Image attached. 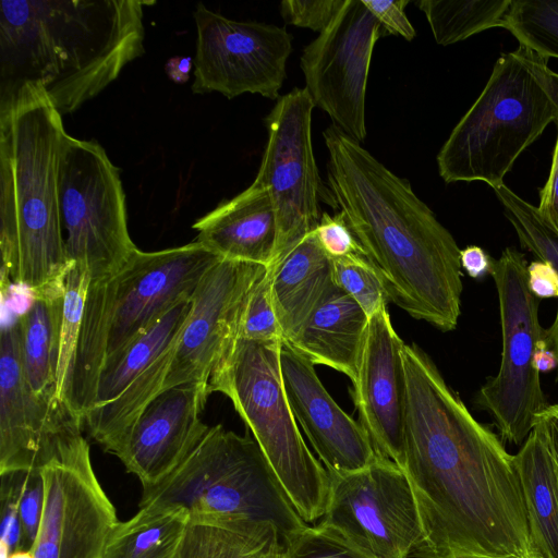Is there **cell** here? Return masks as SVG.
Instances as JSON below:
<instances>
[{
    "label": "cell",
    "mask_w": 558,
    "mask_h": 558,
    "mask_svg": "<svg viewBox=\"0 0 558 558\" xmlns=\"http://www.w3.org/2000/svg\"><path fill=\"white\" fill-rule=\"evenodd\" d=\"M403 450L397 464L416 502L412 558H538L514 454L480 423L416 344L402 348Z\"/></svg>",
    "instance_id": "cell-1"
},
{
    "label": "cell",
    "mask_w": 558,
    "mask_h": 558,
    "mask_svg": "<svg viewBox=\"0 0 558 558\" xmlns=\"http://www.w3.org/2000/svg\"><path fill=\"white\" fill-rule=\"evenodd\" d=\"M328 185L389 302L441 331L461 315L460 248L408 180L333 125L323 133Z\"/></svg>",
    "instance_id": "cell-2"
},
{
    "label": "cell",
    "mask_w": 558,
    "mask_h": 558,
    "mask_svg": "<svg viewBox=\"0 0 558 558\" xmlns=\"http://www.w3.org/2000/svg\"><path fill=\"white\" fill-rule=\"evenodd\" d=\"M138 0L0 2L1 95L39 84L72 113L144 52Z\"/></svg>",
    "instance_id": "cell-3"
},
{
    "label": "cell",
    "mask_w": 558,
    "mask_h": 558,
    "mask_svg": "<svg viewBox=\"0 0 558 558\" xmlns=\"http://www.w3.org/2000/svg\"><path fill=\"white\" fill-rule=\"evenodd\" d=\"M65 133L45 89L25 83L1 95L0 251L2 284L29 299L63 292L71 263L59 210V162Z\"/></svg>",
    "instance_id": "cell-4"
},
{
    "label": "cell",
    "mask_w": 558,
    "mask_h": 558,
    "mask_svg": "<svg viewBox=\"0 0 558 558\" xmlns=\"http://www.w3.org/2000/svg\"><path fill=\"white\" fill-rule=\"evenodd\" d=\"M219 259L197 241L157 252L137 248L118 272L90 281L69 401L80 420L93 405L104 363L177 304L191 300Z\"/></svg>",
    "instance_id": "cell-5"
},
{
    "label": "cell",
    "mask_w": 558,
    "mask_h": 558,
    "mask_svg": "<svg viewBox=\"0 0 558 558\" xmlns=\"http://www.w3.org/2000/svg\"><path fill=\"white\" fill-rule=\"evenodd\" d=\"M558 120V73L525 46L502 53L471 108L437 155L447 183L481 181L493 190L547 125Z\"/></svg>",
    "instance_id": "cell-6"
},
{
    "label": "cell",
    "mask_w": 558,
    "mask_h": 558,
    "mask_svg": "<svg viewBox=\"0 0 558 558\" xmlns=\"http://www.w3.org/2000/svg\"><path fill=\"white\" fill-rule=\"evenodd\" d=\"M180 507L189 521L274 524L283 543L308 524L298 514L254 438L210 426L191 453L158 484L143 488L140 508Z\"/></svg>",
    "instance_id": "cell-7"
},
{
    "label": "cell",
    "mask_w": 558,
    "mask_h": 558,
    "mask_svg": "<svg viewBox=\"0 0 558 558\" xmlns=\"http://www.w3.org/2000/svg\"><path fill=\"white\" fill-rule=\"evenodd\" d=\"M281 344L232 339L211 372L208 389L231 400L295 511L308 524L326 511L330 476L304 441L290 409L281 376Z\"/></svg>",
    "instance_id": "cell-8"
},
{
    "label": "cell",
    "mask_w": 558,
    "mask_h": 558,
    "mask_svg": "<svg viewBox=\"0 0 558 558\" xmlns=\"http://www.w3.org/2000/svg\"><path fill=\"white\" fill-rule=\"evenodd\" d=\"M58 190L70 263L86 268L90 281L111 277L137 250L128 230L119 169L98 142L78 140L65 132Z\"/></svg>",
    "instance_id": "cell-9"
},
{
    "label": "cell",
    "mask_w": 558,
    "mask_h": 558,
    "mask_svg": "<svg viewBox=\"0 0 558 558\" xmlns=\"http://www.w3.org/2000/svg\"><path fill=\"white\" fill-rule=\"evenodd\" d=\"M524 255L507 247L494 259V279L501 325V360L498 373L476 395V405L487 411L501 441L524 442L537 416L549 405L534 366V352L547 330L539 323V301L527 287Z\"/></svg>",
    "instance_id": "cell-10"
},
{
    "label": "cell",
    "mask_w": 558,
    "mask_h": 558,
    "mask_svg": "<svg viewBox=\"0 0 558 558\" xmlns=\"http://www.w3.org/2000/svg\"><path fill=\"white\" fill-rule=\"evenodd\" d=\"M314 102L305 88L278 98L266 118L268 141L255 180L270 195L277 221L272 263L282 260L320 220L323 183L312 146Z\"/></svg>",
    "instance_id": "cell-11"
},
{
    "label": "cell",
    "mask_w": 558,
    "mask_h": 558,
    "mask_svg": "<svg viewBox=\"0 0 558 558\" xmlns=\"http://www.w3.org/2000/svg\"><path fill=\"white\" fill-rule=\"evenodd\" d=\"M325 524L374 558H409L422 541L414 495L403 471L379 453L366 468L330 474Z\"/></svg>",
    "instance_id": "cell-12"
},
{
    "label": "cell",
    "mask_w": 558,
    "mask_h": 558,
    "mask_svg": "<svg viewBox=\"0 0 558 558\" xmlns=\"http://www.w3.org/2000/svg\"><path fill=\"white\" fill-rule=\"evenodd\" d=\"M40 473L44 507L33 558H104L120 521L82 434L62 442Z\"/></svg>",
    "instance_id": "cell-13"
},
{
    "label": "cell",
    "mask_w": 558,
    "mask_h": 558,
    "mask_svg": "<svg viewBox=\"0 0 558 558\" xmlns=\"http://www.w3.org/2000/svg\"><path fill=\"white\" fill-rule=\"evenodd\" d=\"M195 94L218 92L231 99L244 93L278 99L292 51L286 27L228 19L198 3L194 11Z\"/></svg>",
    "instance_id": "cell-14"
},
{
    "label": "cell",
    "mask_w": 558,
    "mask_h": 558,
    "mask_svg": "<svg viewBox=\"0 0 558 558\" xmlns=\"http://www.w3.org/2000/svg\"><path fill=\"white\" fill-rule=\"evenodd\" d=\"M383 27L362 0H345L330 25L304 47L300 65L314 106L357 143L366 137L365 96Z\"/></svg>",
    "instance_id": "cell-15"
},
{
    "label": "cell",
    "mask_w": 558,
    "mask_h": 558,
    "mask_svg": "<svg viewBox=\"0 0 558 558\" xmlns=\"http://www.w3.org/2000/svg\"><path fill=\"white\" fill-rule=\"evenodd\" d=\"M83 423L60 400L36 395L24 369L17 317L0 333V474L37 470Z\"/></svg>",
    "instance_id": "cell-16"
},
{
    "label": "cell",
    "mask_w": 558,
    "mask_h": 558,
    "mask_svg": "<svg viewBox=\"0 0 558 558\" xmlns=\"http://www.w3.org/2000/svg\"><path fill=\"white\" fill-rule=\"evenodd\" d=\"M266 266L220 258L195 289L191 312L177 341L163 390L205 383L235 338L245 301Z\"/></svg>",
    "instance_id": "cell-17"
},
{
    "label": "cell",
    "mask_w": 558,
    "mask_h": 558,
    "mask_svg": "<svg viewBox=\"0 0 558 558\" xmlns=\"http://www.w3.org/2000/svg\"><path fill=\"white\" fill-rule=\"evenodd\" d=\"M208 384L185 383L162 390L137 417L114 456L143 488L167 477L191 453L210 426L201 413Z\"/></svg>",
    "instance_id": "cell-18"
},
{
    "label": "cell",
    "mask_w": 558,
    "mask_h": 558,
    "mask_svg": "<svg viewBox=\"0 0 558 558\" xmlns=\"http://www.w3.org/2000/svg\"><path fill=\"white\" fill-rule=\"evenodd\" d=\"M280 367L293 416L328 473H350L371 464L378 453L368 434L332 399L315 364L282 341Z\"/></svg>",
    "instance_id": "cell-19"
},
{
    "label": "cell",
    "mask_w": 558,
    "mask_h": 558,
    "mask_svg": "<svg viewBox=\"0 0 558 558\" xmlns=\"http://www.w3.org/2000/svg\"><path fill=\"white\" fill-rule=\"evenodd\" d=\"M403 344L387 307H380L368 319L353 383L359 422L377 453L396 464L400 462L403 450L407 409Z\"/></svg>",
    "instance_id": "cell-20"
},
{
    "label": "cell",
    "mask_w": 558,
    "mask_h": 558,
    "mask_svg": "<svg viewBox=\"0 0 558 558\" xmlns=\"http://www.w3.org/2000/svg\"><path fill=\"white\" fill-rule=\"evenodd\" d=\"M196 240L218 257L269 267L277 244L270 195L257 180L193 225Z\"/></svg>",
    "instance_id": "cell-21"
},
{
    "label": "cell",
    "mask_w": 558,
    "mask_h": 558,
    "mask_svg": "<svg viewBox=\"0 0 558 558\" xmlns=\"http://www.w3.org/2000/svg\"><path fill=\"white\" fill-rule=\"evenodd\" d=\"M368 319L362 307L333 281L284 342L315 365L329 366L344 374L353 384Z\"/></svg>",
    "instance_id": "cell-22"
},
{
    "label": "cell",
    "mask_w": 558,
    "mask_h": 558,
    "mask_svg": "<svg viewBox=\"0 0 558 558\" xmlns=\"http://www.w3.org/2000/svg\"><path fill=\"white\" fill-rule=\"evenodd\" d=\"M271 269V295L283 341L288 340L333 282L332 260L314 231Z\"/></svg>",
    "instance_id": "cell-23"
},
{
    "label": "cell",
    "mask_w": 558,
    "mask_h": 558,
    "mask_svg": "<svg viewBox=\"0 0 558 558\" xmlns=\"http://www.w3.org/2000/svg\"><path fill=\"white\" fill-rule=\"evenodd\" d=\"M538 558H558V470L539 424L514 454Z\"/></svg>",
    "instance_id": "cell-24"
},
{
    "label": "cell",
    "mask_w": 558,
    "mask_h": 558,
    "mask_svg": "<svg viewBox=\"0 0 558 558\" xmlns=\"http://www.w3.org/2000/svg\"><path fill=\"white\" fill-rule=\"evenodd\" d=\"M29 300L27 308L17 315L27 381L36 395L59 400L57 386L63 292Z\"/></svg>",
    "instance_id": "cell-25"
},
{
    "label": "cell",
    "mask_w": 558,
    "mask_h": 558,
    "mask_svg": "<svg viewBox=\"0 0 558 558\" xmlns=\"http://www.w3.org/2000/svg\"><path fill=\"white\" fill-rule=\"evenodd\" d=\"M284 543L268 522L189 521L174 558H283Z\"/></svg>",
    "instance_id": "cell-26"
},
{
    "label": "cell",
    "mask_w": 558,
    "mask_h": 558,
    "mask_svg": "<svg viewBox=\"0 0 558 558\" xmlns=\"http://www.w3.org/2000/svg\"><path fill=\"white\" fill-rule=\"evenodd\" d=\"M191 306V300L180 302L123 350L104 363L97 378L92 408L116 399L174 344L187 320Z\"/></svg>",
    "instance_id": "cell-27"
},
{
    "label": "cell",
    "mask_w": 558,
    "mask_h": 558,
    "mask_svg": "<svg viewBox=\"0 0 558 558\" xmlns=\"http://www.w3.org/2000/svg\"><path fill=\"white\" fill-rule=\"evenodd\" d=\"M189 522L180 507H144L112 532L104 558H174Z\"/></svg>",
    "instance_id": "cell-28"
},
{
    "label": "cell",
    "mask_w": 558,
    "mask_h": 558,
    "mask_svg": "<svg viewBox=\"0 0 558 558\" xmlns=\"http://www.w3.org/2000/svg\"><path fill=\"white\" fill-rule=\"evenodd\" d=\"M512 0H420L438 45L448 46L494 27H504Z\"/></svg>",
    "instance_id": "cell-29"
},
{
    "label": "cell",
    "mask_w": 558,
    "mask_h": 558,
    "mask_svg": "<svg viewBox=\"0 0 558 558\" xmlns=\"http://www.w3.org/2000/svg\"><path fill=\"white\" fill-rule=\"evenodd\" d=\"M494 191L521 245L558 271V231L544 218L538 207L521 198L506 184ZM546 330L548 343L557 357L558 381V307L551 327Z\"/></svg>",
    "instance_id": "cell-30"
},
{
    "label": "cell",
    "mask_w": 558,
    "mask_h": 558,
    "mask_svg": "<svg viewBox=\"0 0 558 558\" xmlns=\"http://www.w3.org/2000/svg\"><path fill=\"white\" fill-rule=\"evenodd\" d=\"M89 283L90 276L88 270L83 266L72 263L64 280L57 386V396L68 408L85 300Z\"/></svg>",
    "instance_id": "cell-31"
},
{
    "label": "cell",
    "mask_w": 558,
    "mask_h": 558,
    "mask_svg": "<svg viewBox=\"0 0 558 558\" xmlns=\"http://www.w3.org/2000/svg\"><path fill=\"white\" fill-rule=\"evenodd\" d=\"M504 28L519 45L546 59L558 58V0H512Z\"/></svg>",
    "instance_id": "cell-32"
},
{
    "label": "cell",
    "mask_w": 558,
    "mask_h": 558,
    "mask_svg": "<svg viewBox=\"0 0 558 558\" xmlns=\"http://www.w3.org/2000/svg\"><path fill=\"white\" fill-rule=\"evenodd\" d=\"M332 278L335 283L349 294L371 317L389 303L388 295L378 272L362 254L333 258Z\"/></svg>",
    "instance_id": "cell-33"
},
{
    "label": "cell",
    "mask_w": 558,
    "mask_h": 558,
    "mask_svg": "<svg viewBox=\"0 0 558 558\" xmlns=\"http://www.w3.org/2000/svg\"><path fill=\"white\" fill-rule=\"evenodd\" d=\"M235 338L253 341H283L271 295V269L266 268L250 292L239 319Z\"/></svg>",
    "instance_id": "cell-34"
},
{
    "label": "cell",
    "mask_w": 558,
    "mask_h": 558,
    "mask_svg": "<svg viewBox=\"0 0 558 558\" xmlns=\"http://www.w3.org/2000/svg\"><path fill=\"white\" fill-rule=\"evenodd\" d=\"M283 558H374L336 530L322 524L307 525L287 543Z\"/></svg>",
    "instance_id": "cell-35"
},
{
    "label": "cell",
    "mask_w": 558,
    "mask_h": 558,
    "mask_svg": "<svg viewBox=\"0 0 558 558\" xmlns=\"http://www.w3.org/2000/svg\"><path fill=\"white\" fill-rule=\"evenodd\" d=\"M19 472V512L24 530L25 547H32L44 507V481L40 469Z\"/></svg>",
    "instance_id": "cell-36"
},
{
    "label": "cell",
    "mask_w": 558,
    "mask_h": 558,
    "mask_svg": "<svg viewBox=\"0 0 558 558\" xmlns=\"http://www.w3.org/2000/svg\"><path fill=\"white\" fill-rule=\"evenodd\" d=\"M345 0H284L280 13L288 24L324 32L344 5Z\"/></svg>",
    "instance_id": "cell-37"
},
{
    "label": "cell",
    "mask_w": 558,
    "mask_h": 558,
    "mask_svg": "<svg viewBox=\"0 0 558 558\" xmlns=\"http://www.w3.org/2000/svg\"><path fill=\"white\" fill-rule=\"evenodd\" d=\"M0 475V542L4 543L11 553L26 549L24 530L19 512V472H8Z\"/></svg>",
    "instance_id": "cell-38"
},
{
    "label": "cell",
    "mask_w": 558,
    "mask_h": 558,
    "mask_svg": "<svg viewBox=\"0 0 558 558\" xmlns=\"http://www.w3.org/2000/svg\"><path fill=\"white\" fill-rule=\"evenodd\" d=\"M314 233L319 245L331 259L353 254L364 255L362 246L340 211L333 216L323 213Z\"/></svg>",
    "instance_id": "cell-39"
},
{
    "label": "cell",
    "mask_w": 558,
    "mask_h": 558,
    "mask_svg": "<svg viewBox=\"0 0 558 558\" xmlns=\"http://www.w3.org/2000/svg\"><path fill=\"white\" fill-rule=\"evenodd\" d=\"M383 29L391 35L412 40L416 32L405 14L409 0H362Z\"/></svg>",
    "instance_id": "cell-40"
},
{
    "label": "cell",
    "mask_w": 558,
    "mask_h": 558,
    "mask_svg": "<svg viewBox=\"0 0 558 558\" xmlns=\"http://www.w3.org/2000/svg\"><path fill=\"white\" fill-rule=\"evenodd\" d=\"M527 287L537 299L558 298V271L544 260L527 265Z\"/></svg>",
    "instance_id": "cell-41"
},
{
    "label": "cell",
    "mask_w": 558,
    "mask_h": 558,
    "mask_svg": "<svg viewBox=\"0 0 558 558\" xmlns=\"http://www.w3.org/2000/svg\"><path fill=\"white\" fill-rule=\"evenodd\" d=\"M556 123L558 131V120ZM538 209L544 218L558 231V132L549 174L539 192Z\"/></svg>",
    "instance_id": "cell-42"
},
{
    "label": "cell",
    "mask_w": 558,
    "mask_h": 558,
    "mask_svg": "<svg viewBox=\"0 0 558 558\" xmlns=\"http://www.w3.org/2000/svg\"><path fill=\"white\" fill-rule=\"evenodd\" d=\"M494 259L486 251L477 245H469L460 251V264L466 274L474 279L490 275Z\"/></svg>",
    "instance_id": "cell-43"
},
{
    "label": "cell",
    "mask_w": 558,
    "mask_h": 558,
    "mask_svg": "<svg viewBox=\"0 0 558 558\" xmlns=\"http://www.w3.org/2000/svg\"><path fill=\"white\" fill-rule=\"evenodd\" d=\"M543 428L558 470V403L549 404L536 420Z\"/></svg>",
    "instance_id": "cell-44"
},
{
    "label": "cell",
    "mask_w": 558,
    "mask_h": 558,
    "mask_svg": "<svg viewBox=\"0 0 558 558\" xmlns=\"http://www.w3.org/2000/svg\"><path fill=\"white\" fill-rule=\"evenodd\" d=\"M534 366L538 373H547L557 368V357L548 343L547 337L539 340L536 344Z\"/></svg>",
    "instance_id": "cell-45"
},
{
    "label": "cell",
    "mask_w": 558,
    "mask_h": 558,
    "mask_svg": "<svg viewBox=\"0 0 558 558\" xmlns=\"http://www.w3.org/2000/svg\"><path fill=\"white\" fill-rule=\"evenodd\" d=\"M194 65L191 57H174L166 63V73L168 77L175 83H185L190 78V73Z\"/></svg>",
    "instance_id": "cell-46"
},
{
    "label": "cell",
    "mask_w": 558,
    "mask_h": 558,
    "mask_svg": "<svg viewBox=\"0 0 558 558\" xmlns=\"http://www.w3.org/2000/svg\"><path fill=\"white\" fill-rule=\"evenodd\" d=\"M10 558H33V555H32L31 550L20 549V550L13 551L11 554Z\"/></svg>",
    "instance_id": "cell-47"
},
{
    "label": "cell",
    "mask_w": 558,
    "mask_h": 558,
    "mask_svg": "<svg viewBox=\"0 0 558 558\" xmlns=\"http://www.w3.org/2000/svg\"><path fill=\"white\" fill-rule=\"evenodd\" d=\"M464 558H480V557H464Z\"/></svg>",
    "instance_id": "cell-48"
}]
</instances>
